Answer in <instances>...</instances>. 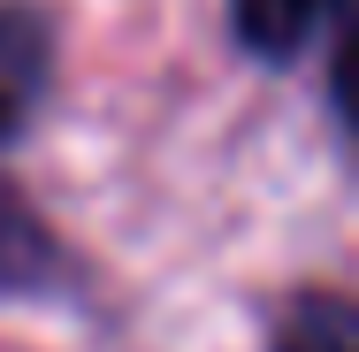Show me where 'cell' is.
I'll use <instances>...</instances> for the list:
<instances>
[{
  "instance_id": "cell-1",
  "label": "cell",
  "mask_w": 359,
  "mask_h": 352,
  "mask_svg": "<svg viewBox=\"0 0 359 352\" xmlns=\"http://www.w3.org/2000/svg\"><path fill=\"white\" fill-rule=\"evenodd\" d=\"M54 77V31L31 0H0V153L31 131Z\"/></svg>"
},
{
  "instance_id": "cell-2",
  "label": "cell",
  "mask_w": 359,
  "mask_h": 352,
  "mask_svg": "<svg viewBox=\"0 0 359 352\" xmlns=\"http://www.w3.org/2000/svg\"><path fill=\"white\" fill-rule=\"evenodd\" d=\"M344 0H229V31L252 62H298Z\"/></svg>"
},
{
  "instance_id": "cell-3",
  "label": "cell",
  "mask_w": 359,
  "mask_h": 352,
  "mask_svg": "<svg viewBox=\"0 0 359 352\" xmlns=\"http://www.w3.org/2000/svg\"><path fill=\"white\" fill-rule=\"evenodd\" d=\"M268 352H359V299L352 291H298L268 330Z\"/></svg>"
},
{
  "instance_id": "cell-4",
  "label": "cell",
  "mask_w": 359,
  "mask_h": 352,
  "mask_svg": "<svg viewBox=\"0 0 359 352\" xmlns=\"http://www.w3.org/2000/svg\"><path fill=\"white\" fill-rule=\"evenodd\" d=\"M329 100H337V123L359 138V23L344 31V46H337V70H329Z\"/></svg>"
}]
</instances>
